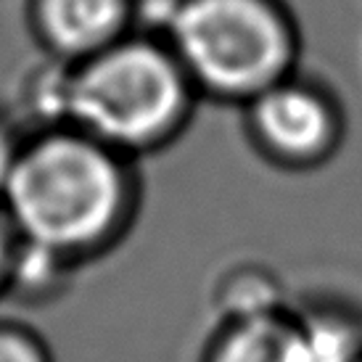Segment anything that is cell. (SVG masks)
<instances>
[{
    "label": "cell",
    "mask_w": 362,
    "mask_h": 362,
    "mask_svg": "<svg viewBox=\"0 0 362 362\" xmlns=\"http://www.w3.org/2000/svg\"><path fill=\"white\" fill-rule=\"evenodd\" d=\"M138 164L69 124H35L11 143L0 209L21 243L77 270L130 235L143 204Z\"/></svg>",
    "instance_id": "obj_1"
},
{
    "label": "cell",
    "mask_w": 362,
    "mask_h": 362,
    "mask_svg": "<svg viewBox=\"0 0 362 362\" xmlns=\"http://www.w3.org/2000/svg\"><path fill=\"white\" fill-rule=\"evenodd\" d=\"M199 103L170 45L146 30L74 66L48 61L30 95L37 124H69L135 161L180 141Z\"/></svg>",
    "instance_id": "obj_2"
},
{
    "label": "cell",
    "mask_w": 362,
    "mask_h": 362,
    "mask_svg": "<svg viewBox=\"0 0 362 362\" xmlns=\"http://www.w3.org/2000/svg\"><path fill=\"white\" fill-rule=\"evenodd\" d=\"M151 30L170 45L202 101L241 109L299 71L302 27L286 0H153Z\"/></svg>",
    "instance_id": "obj_3"
},
{
    "label": "cell",
    "mask_w": 362,
    "mask_h": 362,
    "mask_svg": "<svg viewBox=\"0 0 362 362\" xmlns=\"http://www.w3.org/2000/svg\"><path fill=\"white\" fill-rule=\"evenodd\" d=\"M346 109L339 93L302 69L241 106V130L267 167L291 175L322 170L346 141Z\"/></svg>",
    "instance_id": "obj_4"
},
{
    "label": "cell",
    "mask_w": 362,
    "mask_h": 362,
    "mask_svg": "<svg viewBox=\"0 0 362 362\" xmlns=\"http://www.w3.org/2000/svg\"><path fill=\"white\" fill-rule=\"evenodd\" d=\"M24 24L45 61L74 66L138 30V0H24Z\"/></svg>",
    "instance_id": "obj_5"
},
{
    "label": "cell",
    "mask_w": 362,
    "mask_h": 362,
    "mask_svg": "<svg viewBox=\"0 0 362 362\" xmlns=\"http://www.w3.org/2000/svg\"><path fill=\"white\" fill-rule=\"evenodd\" d=\"M202 362H315L296 307L220 317Z\"/></svg>",
    "instance_id": "obj_6"
},
{
    "label": "cell",
    "mask_w": 362,
    "mask_h": 362,
    "mask_svg": "<svg viewBox=\"0 0 362 362\" xmlns=\"http://www.w3.org/2000/svg\"><path fill=\"white\" fill-rule=\"evenodd\" d=\"M299 317L315 362H354L362 357V320L336 304L302 307Z\"/></svg>",
    "instance_id": "obj_7"
},
{
    "label": "cell",
    "mask_w": 362,
    "mask_h": 362,
    "mask_svg": "<svg viewBox=\"0 0 362 362\" xmlns=\"http://www.w3.org/2000/svg\"><path fill=\"white\" fill-rule=\"evenodd\" d=\"M71 272L74 267H69L66 262L21 243L8 293H21L19 299L24 302H45L64 288V281Z\"/></svg>",
    "instance_id": "obj_8"
},
{
    "label": "cell",
    "mask_w": 362,
    "mask_h": 362,
    "mask_svg": "<svg viewBox=\"0 0 362 362\" xmlns=\"http://www.w3.org/2000/svg\"><path fill=\"white\" fill-rule=\"evenodd\" d=\"M220 304L222 317L286 307V302L281 299L278 278L259 270H238L233 278H228L225 291L220 293Z\"/></svg>",
    "instance_id": "obj_9"
},
{
    "label": "cell",
    "mask_w": 362,
    "mask_h": 362,
    "mask_svg": "<svg viewBox=\"0 0 362 362\" xmlns=\"http://www.w3.org/2000/svg\"><path fill=\"white\" fill-rule=\"evenodd\" d=\"M0 362H56L42 333L24 322L0 320Z\"/></svg>",
    "instance_id": "obj_10"
},
{
    "label": "cell",
    "mask_w": 362,
    "mask_h": 362,
    "mask_svg": "<svg viewBox=\"0 0 362 362\" xmlns=\"http://www.w3.org/2000/svg\"><path fill=\"white\" fill-rule=\"evenodd\" d=\"M19 235L13 230L6 211L0 209V299L8 296L11 278H13V267H16V257H19Z\"/></svg>",
    "instance_id": "obj_11"
},
{
    "label": "cell",
    "mask_w": 362,
    "mask_h": 362,
    "mask_svg": "<svg viewBox=\"0 0 362 362\" xmlns=\"http://www.w3.org/2000/svg\"><path fill=\"white\" fill-rule=\"evenodd\" d=\"M11 143L13 141H8V138H6V132L0 130V175H3V167H6V159H8Z\"/></svg>",
    "instance_id": "obj_12"
},
{
    "label": "cell",
    "mask_w": 362,
    "mask_h": 362,
    "mask_svg": "<svg viewBox=\"0 0 362 362\" xmlns=\"http://www.w3.org/2000/svg\"><path fill=\"white\" fill-rule=\"evenodd\" d=\"M354 362H362V357H357V360H354Z\"/></svg>",
    "instance_id": "obj_13"
}]
</instances>
